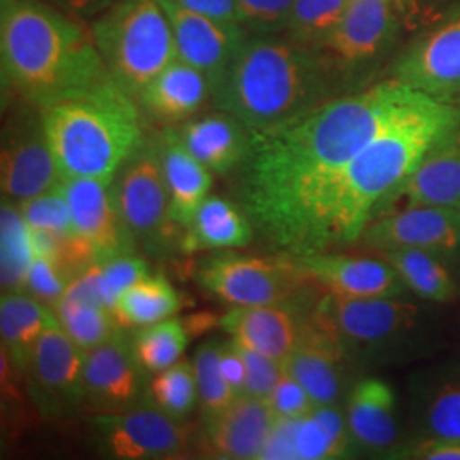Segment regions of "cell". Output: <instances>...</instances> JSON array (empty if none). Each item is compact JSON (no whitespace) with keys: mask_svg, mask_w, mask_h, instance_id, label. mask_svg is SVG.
Masks as SVG:
<instances>
[{"mask_svg":"<svg viewBox=\"0 0 460 460\" xmlns=\"http://www.w3.org/2000/svg\"><path fill=\"white\" fill-rule=\"evenodd\" d=\"M296 0H237V21L252 36L285 33Z\"/></svg>","mask_w":460,"mask_h":460,"instance_id":"cell-40","label":"cell"},{"mask_svg":"<svg viewBox=\"0 0 460 460\" xmlns=\"http://www.w3.org/2000/svg\"><path fill=\"white\" fill-rule=\"evenodd\" d=\"M313 321L353 358L377 357L404 345L421 328L423 313L397 296L355 298L323 292L314 304Z\"/></svg>","mask_w":460,"mask_h":460,"instance_id":"cell-7","label":"cell"},{"mask_svg":"<svg viewBox=\"0 0 460 460\" xmlns=\"http://www.w3.org/2000/svg\"><path fill=\"white\" fill-rule=\"evenodd\" d=\"M4 85L40 110L111 79L91 26L43 0H0Z\"/></svg>","mask_w":460,"mask_h":460,"instance_id":"cell-3","label":"cell"},{"mask_svg":"<svg viewBox=\"0 0 460 460\" xmlns=\"http://www.w3.org/2000/svg\"><path fill=\"white\" fill-rule=\"evenodd\" d=\"M144 376H147L133 355L132 341L118 331L102 345L85 351L84 394L85 410L119 412L144 404Z\"/></svg>","mask_w":460,"mask_h":460,"instance_id":"cell-15","label":"cell"},{"mask_svg":"<svg viewBox=\"0 0 460 460\" xmlns=\"http://www.w3.org/2000/svg\"><path fill=\"white\" fill-rule=\"evenodd\" d=\"M182 232L181 247L186 252L199 249H239L249 246L254 237L246 210L218 197L207 198L191 224Z\"/></svg>","mask_w":460,"mask_h":460,"instance_id":"cell-31","label":"cell"},{"mask_svg":"<svg viewBox=\"0 0 460 460\" xmlns=\"http://www.w3.org/2000/svg\"><path fill=\"white\" fill-rule=\"evenodd\" d=\"M91 31L111 79L135 101L178 58L161 0H116L91 22Z\"/></svg>","mask_w":460,"mask_h":460,"instance_id":"cell-6","label":"cell"},{"mask_svg":"<svg viewBox=\"0 0 460 460\" xmlns=\"http://www.w3.org/2000/svg\"><path fill=\"white\" fill-rule=\"evenodd\" d=\"M161 2L171 21L178 60L205 74L214 91L215 84L220 81L249 33L241 24L201 16L182 7L176 0Z\"/></svg>","mask_w":460,"mask_h":460,"instance_id":"cell-18","label":"cell"},{"mask_svg":"<svg viewBox=\"0 0 460 460\" xmlns=\"http://www.w3.org/2000/svg\"><path fill=\"white\" fill-rule=\"evenodd\" d=\"M148 395L150 402L157 410L182 421L199 402L193 363H174L172 367L155 374L148 385Z\"/></svg>","mask_w":460,"mask_h":460,"instance_id":"cell-37","label":"cell"},{"mask_svg":"<svg viewBox=\"0 0 460 460\" xmlns=\"http://www.w3.org/2000/svg\"><path fill=\"white\" fill-rule=\"evenodd\" d=\"M457 208H460V201H459V205H457Z\"/></svg>","mask_w":460,"mask_h":460,"instance_id":"cell-53","label":"cell"},{"mask_svg":"<svg viewBox=\"0 0 460 460\" xmlns=\"http://www.w3.org/2000/svg\"><path fill=\"white\" fill-rule=\"evenodd\" d=\"M102 454L119 460L178 459L190 454L191 428L157 410L152 402L119 412H99L87 420Z\"/></svg>","mask_w":460,"mask_h":460,"instance_id":"cell-10","label":"cell"},{"mask_svg":"<svg viewBox=\"0 0 460 460\" xmlns=\"http://www.w3.org/2000/svg\"><path fill=\"white\" fill-rule=\"evenodd\" d=\"M182 7L220 22L239 24L237 0H176Z\"/></svg>","mask_w":460,"mask_h":460,"instance_id":"cell-47","label":"cell"},{"mask_svg":"<svg viewBox=\"0 0 460 460\" xmlns=\"http://www.w3.org/2000/svg\"><path fill=\"white\" fill-rule=\"evenodd\" d=\"M220 367L226 380L229 382L230 387L237 395L244 394L246 385V365L237 351L235 345L229 341L222 345V355H220Z\"/></svg>","mask_w":460,"mask_h":460,"instance_id":"cell-48","label":"cell"},{"mask_svg":"<svg viewBox=\"0 0 460 460\" xmlns=\"http://www.w3.org/2000/svg\"><path fill=\"white\" fill-rule=\"evenodd\" d=\"M174 132L201 164L220 176L244 164L251 150V132L226 111L190 119Z\"/></svg>","mask_w":460,"mask_h":460,"instance_id":"cell-26","label":"cell"},{"mask_svg":"<svg viewBox=\"0 0 460 460\" xmlns=\"http://www.w3.org/2000/svg\"><path fill=\"white\" fill-rule=\"evenodd\" d=\"M159 144L171 199V218L184 230L208 198L214 172L182 146L174 128L165 130Z\"/></svg>","mask_w":460,"mask_h":460,"instance_id":"cell-28","label":"cell"},{"mask_svg":"<svg viewBox=\"0 0 460 460\" xmlns=\"http://www.w3.org/2000/svg\"><path fill=\"white\" fill-rule=\"evenodd\" d=\"M349 0H317L319 9V43L328 38V34L336 28L345 14Z\"/></svg>","mask_w":460,"mask_h":460,"instance_id":"cell-50","label":"cell"},{"mask_svg":"<svg viewBox=\"0 0 460 460\" xmlns=\"http://www.w3.org/2000/svg\"><path fill=\"white\" fill-rule=\"evenodd\" d=\"M43 2L57 7L66 14L83 19L85 22L89 21L93 22L106 9H110L116 0H43Z\"/></svg>","mask_w":460,"mask_h":460,"instance_id":"cell-49","label":"cell"},{"mask_svg":"<svg viewBox=\"0 0 460 460\" xmlns=\"http://www.w3.org/2000/svg\"><path fill=\"white\" fill-rule=\"evenodd\" d=\"M416 437L460 442V363L433 372L416 395Z\"/></svg>","mask_w":460,"mask_h":460,"instance_id":"cell-30","label":"cell"},{"mask_svg":"<svg viewBox=\"0 0 460 460\" xmlns=\"http://www.w3.org/2000/svg\"><path fill=\"white\" fill-rule=\"evenodd\" d=\"M99 264H101L104 281L108 285V290L116 300L127 288H130L137 281H140L148 275L147 263L142 258L133 254L116 256Z\"/></svg>","mask_w":460,"mask_h":460,"instance_id":"cell-44","label":"cell"},{"mask_svg":"<svg viewBox=\"0 0 460 460\" xmlns=\"http://www.w3.org/2000/svg\"><path fill=\"white\" fill-rule=\"evenodd\" d=\"M346 421L353 447L370 454H391L401 442L397 401L393 387L368 377L358 380L346 397Z\"/></svg>","mask_w":460,"mask_h":460,"instance_id":"cell-23","label":"cell"},{"mask_svg":"<svg viewBox=\"0 0 460 460\" xmlns=\"http://www.w3.org/2000/svg\"><path fill=\"white\" fill-rule=\"evenodd\" d=\"M197 279L205 292L232 307L281 304L315 287L290 252L279 256L222 252L199 261Z\"/></svg>","mask_w":460,"mask_h":460,"instance_id":"cell-9","label":"cell"},{"mask_svg":"<svg viewBox=\"0 0 460 460\" xmlns=\"http://www.w3.org/2000/svg\"><path fill=\"white\" fill-rule=\"evenodd\" d=\"M459 121V106L428 96L385 127L319 198L294 254L360 241L377 208L411 174L435 140Z\"/></svg>","mask_w":460,"mask_h":460,"instance_id":"cell-2","label":"cell"},{"mask_svg":"<svg viewBox=\"0 0 460 460\" xmlns=\"http://www.w3.org/2000/svg\"><path fill=\"white\" fill-rule=\"evenodd\" d=\"M397 271L404 287L428 302H450L459 294V285L448 261L421 249H391L378 251Z\"/></svg>","mask_w":460,"mask_h":460,"instance_id":"cell-32","label":"cell"},{"mask_svg":"<svg viewBox=\"0 0 460 460\" xmlns=\"http://www.w3.org/2000/svg\"><path fill=\"white\" fill-rule=\"evenodd\" d=\"M17 205L28 227L31 229L47 230L64 237L72 235L75 232L70 205H68L62 181L49 191L38 197L24 199Z\"/></svg>","mask_w":460,"mask_h":460,"instance_id":"cell-39","label":"cell"},{"mask_svg":"<svg viewBox=\"0 0 460 460\" xmlns=\"http://www.w3.org/2000/svg\"><path fill=\"white\" fill-rule=\"evenodd\" d=\"M374 251L421 249L454 261L460 249V208L411 207L374 218L360 237Z\"/></svg>","mask_w":460,"mask_h":460,"instance_id":"cell-14","label":"cell"},{"mask_svg":"<svg viewBox=\"0 0 460 460\" xmlns=\"http://www.w3.org/2000/svg\"><path fill=\"white\" fill-rule=\"evenodd\" d=\"M60 181L43 111L22 102L2 130L0 186L4 198L21 203L49 191Z\"/></svg>","mask_w":460,"mask_h":460,"instance_id":"cell-11","label":"cell"},{"mask_svg":"<svg viewBox=\"0 0 460 460\" xmlns=\"http://www.w3.org/2000/svg\"><path fill=\"white\" fill-rule=\"evenodd\" d=\"M212 94L207 75L176 58L146 85L137 102L154 119L172 125L197 115Z\"/></svg>","mask_w":460,"mask_h":460,"instance_id":"cell-27","label":"cell"},{"mask_svg":"<svg viewBox=\"0 0 460 460\" xmlns=\"http://www.w3.org/2000/svg\"><path fill=\"white\" fill-rule=\"evenodd\" d=\"M393 459L460 460V442L416 437L408 444H401L391 454Z\"/></svg>","mask_w":460,"mask_h":460,"instance_id":"cell-46","label":"cell"},{"mask_svg":"<svg viewBox=\"0 0 460 460\" xmlns=\"http://www.w3.org/2000/svg\"><path fill=\"white\" fill-rule=\"evenodd\" d=\"M317 290L321 288L315 285L281 304L234 307L220 317L218 326L232 341L283 362L302 343L311 326Z\"/></svg>","mask_w":460,"mask_h":460,"instance_id":"cell-13","label":"cell"},{"mask_svg":"<svg viewBox=\"0 0 460 460\" xmlns=\"http://www.w3.org/2000/svg\"><path fill=\"white\" fill-rule=\"evenodd\" d=\"M275 423L268 401L239 395L226 410L203 418V442L218 459H258Z\"/></svg>","mask_w":460,"mask_h":460,"instance_id":"cell-21","label":"cell"},{"mask_svg":"<svg viewBox=\"0 0 460 460\" xmlns=\"http://www.w3.org/2000/svg\"><path fill=\"white\" fill-rule=\"evenodd\" d=\"M58 319L55 311L28 292L2 294L0 334L2 349L7 353L17 372L26 377L34 346L41 334Z\"/></svg>","mask_w":460,"mask_h":460,"instance_id":"cell-29","label":"cell"},{"mask_svg":"<svg viewBox=\"0 0 460 460\" xmlns=\"http://www.w3.org/2000/svg\"><path fill=\"white\" fill-rule=\"evenodd\" d=\"M84 360L85 351L58 323L41 334L26 380L34 406L45 418L66 420L85 408Z\"/></svg>","mask_w":460,"mask_h":460,"instance_id":"cell-12","label":"cell"},{"mask_svg":"<svg viewBox=\"0 0 460 460\" xmlns=\"http://www.w3.org/2000/svg\"><path fill=\"white\" fill-rule=\"evenodd\" d=\"M394 79L438 101L459 98L460 13L399 57Z\"/></svg>","mask_w":460,"mask_h":460,"instance_id":"cell-17","label":"cell"},{"mask_svg":"<svg viewBox=\"0 0 460 460\" xmlns=\"http://www.w3.org/2000/svg\"><path fill=\"white\" fill-rule=\"evenodd\" d=\"M427 94L397 79L251 133L243 203L251 222L275 246L294 254L315 203L363 148Z\"/></svg>","mask_w":460,"mask_h":460,"instance_id":"cell-1","label":"cell"},{"mask_svg":"<svg viewBox=\"0 0 460 460\" xmlns=\"http://www.w3.org/2000/svg\"><path fill=\"white\" fill-rule=\"evenodd\" d=\"M353 448L346 414L332 404L317 406L302 418H279L260 459H341L348 457Z\"/></svg>","mask_w":460,"mask_h":460,"instance_id":"cell-16","label":"cell"},{"mask_svg":"<svg viewBox=\"0 0 460 460\" xmlns=\"http://www.w3.org/2000/svg\"><path fill=\"white\" fill-rule=\"evenodd\" d=\"M452 263H456L454 264V266H456V273H454V275H456V279H457V285H459L460 292V249L459 252H457V256L454 258V261H452Z\"/></svg>","mask_w":460,"mask_h":460,"instance_id":"cell-52","label":"cell"},{"mask_svg":"<svg viewBox=\"0 0 460 460\" xmlns=\"http://www.w3.org/2000/svg\"><path fill=\"white\" fill-rule=\"evenodd\" d=\"M348 360L345 349L311 321L302 343L283 360V368L305 387L315 406H332L345 393Z\"/></svg>","mask_w":460,"mask_h":460,"instance_id":"cell-25","label":"cell"},{"mask_svg":"<svg viewBox=\"0 0 460 460\" xmlns=\"http://www.w3.org/2000/svg\"><path fill=\"white\" fill-rule=\"evenodd\" d=\"M457 207L460 201V121L445 132L382 207ZM380 207V208H382Z\"/></svg>","mask_w":460,"mask_h":460,"instance_id":"cell-22","label":"cell"},{"mask_svg":"<svg viewBox=\"0 0 460 460\" xmlns=\"http://www.w3.org/2000/svg\"><path fill=\"white\" fill-rule=\"evenodd\" d=\"M53 311L68 338L84 351H91L110 341L119 329H123L111 311L83 300L62 296Z\"/></svg>","mask_w":460,"mask_h":460,"instance_id":"cell-36","label":"cell"},{"mask_svg":"<svg viewBox=\"0 0 460 460\" xmlns=\"http://www.w3.org/2000/svg\"><path fill=\"white\" fill-rule=\"evenodd\" d=\"M41 111L62 180L111 184L146 142L138 102L113 79Z\"/></svg>","mask_w":460,"mask_h":460,"instance_id":"cell-5","label":"cell"},{"mask_svg":"<svg viewBox=\"0 0 460 460\" xmlns=\"http://www.w3.org/2000/svg\"><path fill=\"white\" fill-rule=\"evenodd\" d=\"M232 341V340H230ZM246 365L244 394L268 401L283 374V362L232 341Z\"/></svg>","mask_w":460,"mask_h":460,"instance_id":"cell-41","label":"cell"},{"mask_svg":"<svg viewBox=\"0 0 460 460\" xmlns=\"http://www.w3.org/2000/svg\"><path fill=\"white\" fill-rule=\"evenodd\" d=\"M0 281L2 294L26 292L34 252L30 227L13 199L4 198L0 210Z\"/></svg>","mask_w":460,"mask_h":460,"instance_id":"cell-34","label":"cell"},{"mask_svg":"<svg viewBox=\"0 0 460 460\" xmlns=\"http://www.w3.org/2000/svg\"><path fill=\"white\" fill-rule=\"evenodd\" d=\"M214 314H197V315H190L184 319V326L190 331V334L193 332H201L212 328L214 324Z\"/></svg>","mask_w":460,"mask_h":460,"instance_id":"cell-51","label":"cell"},{"mask_svg":"<svg viewBox=\"0 0 460 460\" xmlns=\"http://www.w3.org/2000/svg\"><path fill=\"white\" fill-rule=\"evenodd\" d=\"M68 281L70 277L53 260L34 256L28 273L26 292L53 309L66 294Z\"/></svg>","mask_w":460,"mask_h":460,"instance_id":"cell-42","label":"cell"},{"mask_svg":"<svg viewBox=\"0 0 460 460\" xmlns=\"http://www.w3.org/2000/svg\"><path fill=\"white\" fill-rule=\"evenodd\" d=\"M285 33L288 40L311 45L319 43V9L317 0H296Z\"/></svg>","mask_w":460,"mask_h":460,"instance_id":"cell-45","label":"cell"},{"mask_svg":"<svg viewBox=\"0 0 460 460\" xmlns=\"http://www.w3.org/2000/svg\"><path fill=\"white\" fill-rule=\"evenodd\" d=\"M268 404L277 418H302L317 408L305 387L285 372V368L268 399Z\"/></svg>","mask_w":460,"mask_h":460,"instance_id":"cell-43","label":"cell"},{"mask_svg":"<svg viewBox=\"0 0 460 460\" xmlns=\"http://www.w3.org/2000/svg\"><path fill=\"white\" fill-rule=\"evenodd\" d=\"M220 355L222 345L207 341L198 348L193 358L201 418H208L226 410L239 397L222 374Z\"/></svg>","mask_w":460,"mask_h":460,"instance_id":"cell-38","label":"cell"},{"mask_svg":"<svg viewBox=\"0 0 460 460\" xmlns=\"http://www.w3.org/2000/svg\"><path fill=\"white\" fill-rule=\"evenodd\" d=\"M110 190L118 217L135 246L140 244L154 256L174 249V234L181 227L171 218L159 140L144 142L116 172Z\"/></svg>","mask_w":460,"mask_h":460,"instance_id":"cell-8","label":"cell"},{"mask_svg":"<svg viewBox=\"0 0 460 460\" xmlns=\"http://www.w3.org/2000/svg\"><path fill=\"white\" fill-rule=\"evenodd\" d=\"M334 85V68L311 45L249 34L212 99L249 132H263L332 99Z\"/></svg>","mask_w":460,"mask_h":460,"instance_id":"cell-4","label":"cell"},{"mask_svg":"<svg viewBox=\"0 0 460 460\" xmlns=\"http://www.w3.org/2000/svg\"><path fill=\"white\" fill-rule=\"evenodd\" d=\"M190 336L184 321L169 317L138 329L132 340L133 355L147 376H155L180 362L190 345Z\"/></svg>","mask_w":460,"mask_h":460,"instance_id":"cell-35","label":"cell"},{"mask_svg":"<svg viewBox=\"0 0 460 460\" xmlns=\"http://www.w3.org/2000/svg\"><path fill=\"white\" fill-rule=\"evenodd\" d=\"M62 186L70 205L74 230L91 249L96 263L132 254L135 243L118 217L108 182L70 178L62 180Z\"/></svg>","mask_w":460,"mask_h":460,"instance_id":"cell-19","label":"cell"},{"mask_svg":"<svg viewBox=\"0 0 460 460\" xmlns=\"http://www.w3.org/2000/svg\"><path fill=\"white\" fill-rule=\"evenodd\" d=\"M394 31L391 0H349L341 21L323 41V47L340 64L358 66L378 57Z\"/></svg>","mask_w":460,"mask_h":460,"instance_id":"cell-24","label":"cell"},{"mask_svg":"<svg viewBox=\"0 0 460 460\" xmlns=\"http://www.w3.org/2000/svg\"><path fill=\"white\" fill-rule=\"evenodd\" d=\"M182 298L163 275H147L116 300V321L121 328H146L180 313Z\"/></svg>","mask_w":460,"mask_h":460,"instance_id":"cell-33","label":"cell"},{"mask_svg":"<svg viewBox=\"0 0 460 460\" xmlns=\"http://www.w3.org/2000/svg\"><path fill=\"white\" fill-rule=\"evenodd\" d=\"M296 258L311 281L328 294L374 298L401 296L406 290L397 271L382 258H358L329 251Z\"/></svg>","mask_w":460,"mask_h":460,"instance_id":"cell-20","label":"cell"}]
</instances>
